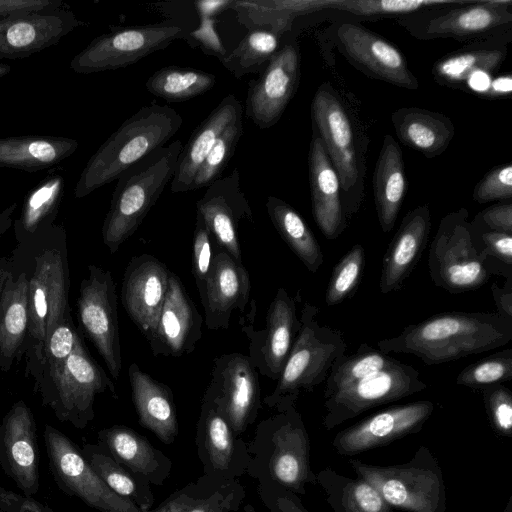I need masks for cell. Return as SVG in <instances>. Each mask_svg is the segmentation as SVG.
Segmentation results:
<instances>
[{"label": "cell", "mask_w": 512, "mask_h": 512, "mask_svg": "<svg viewBox=\"0 0 512 512\" xmlns=\"http://www.w3.org/2000/svg\"><path fill=\"white\" fill-rule=\"evenodd\" d=\"M427 388L413 366L366 343L334 361L325 380L322 425L332 430L380 405Z\"/></svg>", "instance_id": "6da1fadb"}, {"label": "cell", "mask_w": 512, "mask_h": 512, "mask_svg": "<svg viewBox=\"0 0 512 512\" xmlns=\"http://www.w3.org/2000/svg\"><path fill=\"white\" fill-rule=\"evenodd\" d=\"M16 246L26 263L29 288V325L22 359L25 376L35 380L51 333L72 318L66 230L55 223Z\"/></svg>", "instance_id": "7a4b0ae2"}, {"label": "cell", "mask_w": 512, "mask_h": 512, "mask_svg": "<svg viewBox=\"0 0 512 512\" xmlns=\"http://www.w3.org/2000/svg\"><path fill=\"white\" fill-rule=\"evenodd\" d=\"M512 340V320L498 313L445 312L407 325L399 335L382 339L385 354H411L438 365L499 348Z\"/></svg>", "instance_id": "3957f363"}, {"label": "cell", "mask_w": 512, "mask_h": 512, "mask_svg": "<svg viewBox=\"0 0 512 512\" xmlns=\"http://www.w3.org/2000/svg\"><path fill=\"white\" fill-rule=\"evenodd\" d=\"M256 426L248 444L247 475L260 484L286 489L298 496L317 485L310 463V439L296 404H291Z\"/></svg>", "instance_id": "277c9868"}, {"label": "cell", "mask_w": 512, "mask_h": 512, "mask_svg": "<svg viewBox=\"0 0 512 512\" xmlns=\"http://www.w3.org/2000/svg\"><path fill=\"white\" fill-rule=\"evenodd\" d=\"M180 114L168 105L144 106L126 119L87 161L74 194L83 198L117 180L133 164L165 146L182 125Z\"/></svg>", "instance_id": "5b68a950"}, {"label": "cell", "mask_w": 512, "mask_h": 512, "mask_svg": "<svg viewBox=\"0 0 512 512\" xmlns=\"http://www.w3.org/2000/svg\"><path fill=\"white\" fill-rule=\"evenodd\" d=\"M182 149L177 139L152 151L119 176L101 230L111 254L134 234L171 182Z\"/></svg>", "instance_id": "8992f818"}, {"label": "cell", "mask_w": 512, "mask_h": 512, "mask_svg": "<svg viewBox=\"0 0 512 512\" xmlns=\"http://www.w3.org/2000/svg\"><path fill=\"white\" fill-rule=\"evenodd\" d=\"M318 313L316 306L304 304L300 328L282 373L275 389L262 400L268 408L280 410L296 404L302 392H312L325 382L334 361L345 354L342 332L321 325L316 319Z\"/></svg>", "instance_id": "52a82bcc"}, {"label": "cell", "mask_w": 512, "mask_h": 512, "mask_svg": "<svg viewBox=\"0 0 512 512\" xmlns=\"http://www.w3.org/2000/svg\"><path fill=\"white\" fill-rule=\"evenodd\" d=\"M357 477L375 487L394 509L406 512H447L442 468L426 446L402 464L374 465L350 459Z\"/></svg>", "instance_id": "ba28073f"}, {"label": "cell", "mask_w": 512, "mask_h": 512, "mask_svg": "<svg viewBox=\"0 0 512 512\" xmlns=\"http://www.w3.org/2000/svg\"><path fill=\"white\" fill-rule=\"evenodd\" d=\"M34 391L59 421L77 429H84L94 419L98 394L109 391L118 398L113 382L90 355L81 334L66 361L34 387Z\"/></svg>", "instance_id": "9c48e42d"}, {"label": "cell", "mask_w": 512, "mask_h": 512, "mask_svg": "<svg viewBox=\"0 0 512 512\" xmlns=\"http://www.w3.org/2000/svg\"><path fill=\"white\" fill-rule=\"evenodd\" d=\"M468 216L466 208L445 215L428 254L434 285L453 294L476 290L493 274L488 259L475 246Z\"/></svg>", "instance_id": "30bf717a"}, {"label": "cell", "mask_w": 512, "mask_h": 512, "mask_svg": "<svg viewBox=\"0 0 512 512\" xmlns=\"http://www.w3.org/2000/svg\"><path fill=\"white\" fill-rule=\"evenodd\" d=\"M187 35V27L172 20L117 28L94 38L73 57L70 68L78 74L123 68Z\"/></svg>", "instance_id": "8fae6325"}, {"label": "cell", "mask_w": 512, "mask_h": 512, "mask_svg": "<svg viewBox=\"0 0 512 512\" xmlns=\"http://www.w3.org/2000/svg\"><path fill=\"white\" fill-rule=\"evenodd\" d=\"M79 331L94 345L109 373L118 379L122 355L116 285L110 270L90 264L76 302Z\"/></svg>", "instance_id": "7c38bea8"}, {"label": "cell", "mask_w": 512, "mask_h": 512, "mask_svg": "<svg viewBox=\"0 0 512 512\" xmlns=\"http://www.w3.org/2000/svg\"><path fill=\"white\" fill-rule=\"evenodd\" d=\"M43 437L50 473L62 492L100 512H142L101 480L68 436L46 424Z\"/></svg>", "instance_id": "4fadbf2b"}, {"label": "cell", "mask_w": 512, "mask_h": 512, "mask_svg": "<svg viewBox=\"0 0 512 512\" xmlns=\"http://www.w3.org/2000/svg\"><path fill=\"white\" fill-rule=\"evenodd\" d=\"M510 0L468 1L463 6L407 15L399 21L419 39H492L512 23Z\"/></svg>", "instance_id": "5bb4252c"}, {"label": "cell", "mask_w": 512, "mask_h": 512, "mask_svg": "<svg viewBox=\"0 0 512 512\" xmlns=\"http://www.w3.org/2000/svg\"><path fill=\"white\" fill-rule=\"evenodd\" d=\"M195 443L203 475L226 481L247 473L248 444L234 433L209 386L201 402Z\"/></svg>", "instance_id": "9a60e30c"}, {"label": "cell", "mask_w": 512, "mask_h": 512, "mask_svg": "<svg viewBox=\"0 0 512 512\" xmlns=\"http://www.w3.org/2000/svg\"><path fill=\"white\" fill-rule=\"evenodd\" d=\"M256 304L252 300L250 310L240 324L249 339V358L261 375L278 380L290 354L300 328L295 299L280 287L270 303L264 329L256 331L252 320Z\"/></svg>", "instance_id": "2e32d148"}, {"label": "cell", "mask_w": 512, "mask_h": 512, "mask_svg": "<svg viewBox=\"0 0 512 512\" xmlns=\"http://www.w3.org/2000/svg\"><path fill=\"white\" fill-rule=\"evenodd\" d=\"M430 400L395 405L339 431L332 440L335 453L351 457L419 433L434 412Z\"/></svg>", "instance_id": "e0dca14e"}, {"label": "cell", "mask_w": 512, "mask_h": 512, "mask_svg": "<svg viewBox=\"0 0 512 512\" xmlns=\"http://www.w3.org/2000/svg\"><path fill=\"white\" fill-rule=\"evenodd\" d=\"M299 80L300 51L291 39L272 56L261 75L249 82L247 117L260 129L275 125L295 95Z\"/></svg>", "instance_id": "ac0fdd59"}, {"label": "cell", "mask_w": 512, "mask_h": 512, "mask_svg": "<svg viewBox=\"0 0 512 512\" xmlns=\"http://www.w3.org/2000/svg\"><path fill=\"white\" fill-rule=\"evenodd\" d=\"M208 386L232 430L241 436L255 422L261 408L260 384L250 358L241 353L215 358Z\"/></svg>", "instance_id": "d6986e66"}, {"label": "cell", "mask_w": 512, "mask_h": 512, "mask_svg": "<svg viewBox=\"0 0 512 512\" xmlns=\"http://www.w3.org/2000/svg\"><path fill=\"white\" fill-rule=\"evenodd\" d=\"M82 24L65 3L0 18V59L29 57L58 44Z\"/></svg>", "instance_id": "ffe728a7"}, {"label": "cell", "mask_w": 512, "mask_h": 512, "mask_svg": "<svg viewBox=\"0 0 512 512\" xmlns=\"http://www.w3.org/2000/svg\"><path fill=\"white\" fill-rule=\"evenodd\" d=\"M340 51L368 75L407 89H417V78L403 54L386 39L355 22H342L335 30Z\"/></svg>", "instance_id": "44dd1931"}, {"label": "cell", "mask_w": 512, "mask_h": 512, "mask_svg": "<svg viewBox=\"0 0 512 512\" xmlns=\"http://www.w3.org/2000/svg\"><path fill=\"white\" fill-rule=\"evenodd\" d=\"M39 463L34 414L19 400L0 422V467L23 495L33 497L39 490Z\"/></svg>", "instance_id": "7402d4cb"}, {"label": "cell", "mask_w": 512, "mask_h": 512, "mask_svg": "<svg viewBox=\"0 0 512 512\" xmlns=\"http://www.w3.org/2000/svg\"><path fill=\"white\" fill-rule=\"evenodd\" d=\"M311 115L341 188L349 192L359 178L354 133L344 105L329 84H322L314 94Z\"/></svg>", "instance_id": "603a6c76"}, {"label": "cell", "mask_w": 512, "mask_h": 512, "mask_svg": "<svg viewBox=\"0 0 512 512\" xmlns=\"http://www.w3.org/2000/svg\"><path fill=\"white\" fill-rule=\"evenodd\" d=\"M169 275L164 263L146 253L133 257L124 271L121 302L148 343L157 328Z\"/></svg>", "instance_id": "cb8c5ba5"}, {"label": "cell", "mask_w": 512, "mask_h": 512, "mask_svg": "<svg viewBox=\"0 0 512 512\" xmlns=\"http://www.w3.org/2000/svg\"><path fill=\"white\" fill-rule=\"evenodd\" d=\"M215 245L242 262L238 227L242 220L253 222L251 207L241 190L240 176L234 168L229 176L219 178L207 187L196 203Z\"/></svg>", "instance_id": "d4e9b609"}, {"label": "cell", "mask_w": 512, "mask_h": 512, "mask_svg": "<svg viewBox=\"0 0 512 512\" xmlns=\"http://www.w3.org/2000/svg\"><path fill=\"white\" fill-rule=\"evenodd\" d=\"M214 257L203 289L199 293L204 323L210 330L227 329L233 311L244 312L251 282L242 262L215 245Z\"/></svg>", "instance_id": "484cf974"}, {"label": "cell", "mask_w": 512, "mask_h": 512, "mask_svg": "<svg viewBox=\"0 0 512 512\" xmlns=\"http://www.w3.org/2000/svg\"><path fill=\"white\" fill-rule=\"evenodd\" d=\"M29 325L28 272L16 246L8 256V271L0 294V371L9 372L22 359Z\"/></svg>", "instance_id": "4316f807"}, {"label": "cell", "mask_w": 512, "mask_h": 512, "mask_svg": "<svg viewBox=\"0 0 512 512\" xmlns=\"http://www.w3.org/2000/svg\"><path fill=\"white\" fill-rule=\"evenodd\" d=\"M203 316L179 277L170 272L157 328L149 342L155 357H180L192 353L202 338Z\"/></svg>", "instance_id": "83f0119b"}, {"label": "cell", "mask_w": 512, "mask_h": 512, "mask_svg": "<svg viewBox=\"0 0 512 512\" xmlns=\"http://www.w3.org/2000/svg\"><path fill=\"white\" fill-rule=\"evenodd\" d=\"M430 230L427 204L415 207L403 217L382 259L381 293L396 292L404 286L426 248Z\"/></svg>", "instance_id": "f1b7e54d"}, {"label": "cell", "mask_w": 512, "mask_h": 512, "mask_svg": "<svg viewBox=\"0 0 512 512\" xmlns=\"http://www.w3.org/2000/svg\"><path fill=\"white\" fill-rule=\"evenodd\" d=\"M308 164L314 220L324 237L334 240L345 230L346 216L339 176L318 135L311 141Z\"/></svg>", "instance_id": "f546056e"}, {"label": "cell", "mask_w": 512, "mask_h": 512, "mask_svg": "<svg viewBox=\"0 0 512 512\" xmlns=\"http://www.w3.org/2000/svg\"><path fill=\"white\" fill-rule=\"evenodd\" d=\"M97 438L115 461L150 484L161 486L171 474V459L146 437L127 426L104 428L98 432Z\"/></svg>", "instance_id": "4dcf8cb0"}, {"label": "cell", "mask_w": 512, "mask_h": 512, "mask_svg": "<svg viewBox=\"0 0 512 512\" xmlns=\"http://www.w3.org/2000/svg\"><path fill=\"white\" fill-rule=\"evenodd\" d=\"M243 114L240 101L232 94L225 96L195 128L179 155L171 180L173 193L187 192L191 183L221 133Z\"/></svg>", "instance_id": "1f68e13d"}, {"label": "cell", "mask_w": 512, "mask_h": 512, "mask_svg": "<svg viewBox=\"0 0 512 512\" xmlns=\"http://www.w3.org/2000/svg\"><path fill=\"white\" fill-rule=\"evenodd\" d=\"M128 377L139 424L164 444H172L179 431L172 390L136 363L129 365Z\"/></svg>", "instance_id": "d6a6232c"}, {"label": "cell", "mask_w": 512, "mask_h": 512, "mask_svg": "<svg viewBox=\"0 0 512 512\" xmlns=\"http://www.w3.org/2000/svg\"><path fill=\"white\" fill-rule=\"evenodd\" d=\"M78 141L50 135H21L0 138V167L35 172L53 168L69 158Z\"/></svg>", "instance_id": "836d02e7"}, {"label": "cell", "mask_w": 512, "mask_h": 512, "mask_svg": "<svg viewBox=\"0 0 512 512\" xmlns=\"http://www.w3.org/2000/svg\"><path fill=\"white\" fill-rule=\"evenodd\" d=\"M403 154L391 135L384 137L373 173V194L381 230L390 232L406 192Z\"/></svg>", "instance_id": "e575fe53"}, {"label": "cell", "mask_w": 512, "mask_h": 512, "mask_svg": "<svg viewBox=\"0 0 512 512\" xmlns=\"http://www.w3.org/2000/svg\"><path fill=\"white\" fill-rule=\"evenodd\" d=\"M391 120L398 139L427 158L442 154L455 135L450 118L427 109L399 108Z\"/></svg>", "instance_id": "d590c367"}, {"label": "cell", "mask_w": 512, "mask_h": 512, "mask_svg": "<svg viewBox=\"0 0 512 512\" xmlns=\"http://www.w3.org/2000/svg\"><path fill=\"white\" fill-rule=\"evenodd\" d=\"M246 497L239 481L202 475L172 493L161 505L171 512H236Z\"/></svg>", "instance_id": "8d00e7d4"}, {"label": "cell", "mask_w": 512, "mask_h": 512, "mask_svg": "<svg viewBox=\"0 0 512 512\" xmlns=\"http://www.w3.org/2000/svg\"><path fill=\"white\" fill-rule=\"evenodd\" d=\"M507 56L504 43L483 41L451 52L435 62L432 75L444 86L465 87L477 73L492 74L499 70Z\"/></svg>", "instance_id": "74e56055"}, {"label": "cell", "mask_w": 512, "mask_h": 512, "mask_svg": "<svg viewBox=\"0 0 512 512\" xmlns=\"http://www.w3.org/2000/svg\"><path fill=\"white\" fill-rule=\"evenodd\" d=\"M333 0H252L232 1L238 21L249 31L260 29L282 36L290 31L298 16L330 9Z\"/></svg>", "instance_id": "f35d334b"}, {"label": "cell", "mask_w": 512, "mask_h": 512, "mask_svg": "<svg viewBox=\"0 0 512 512\" xmlns=\"http://www.w3.org/2000/svg\"><path fill=\"white\" fill-rule=\"evenodd\" d=\"M64 188V174L61 170L54 169L29 191L19 216L13 222L17 244L29 240L56 223Z\"/></svg>", "instance_id": "ab89813d"}, {"label": "cell", "mask_w": 512, "mask_h": 512, "mask_svg": "<svg viewBox=\"0 0 512 512\" xmlns=\"http://www.w3.org/2000/svg\"><path fill=\"white\" fill-rule=\"evenodd\" d=\"M80 451L94 472L114 493L142 511L151 509L154 495L146 479L115 461L99 443H84Z\"/></svg>", "instance_id": "60d3db41"}, {"label": "cell", "mask_w": 512, "mask_h": 512, "mask_svg": "<svg viewBox=\"0 0 512 512\" xmlns=\"http://www.w3.org/2000/svg\"><path fill=\"white\" fill-rule=\"evenodd\" d=\"M316 477L333 512H393L379 491L360 477L352 479L330 467Z\"/></svg>", "instance_id": "b9f144b4"}, {"label": "cell", "mask_w": 512, "mask_h": 512, "mask_svg": "<svg viewBox=\"0 0 512 512\" xmlns=\"http://www.w3.org/2000/svg\"><path fill=\"white\" fill-rule=\"evenodd\" d=\"M265 205L281 238L308 271L316 273L323 264L324 256L305 220L292 206L275 196H269Z\"/></svg>", "instance_id": "7bdbcfd3"}, {"label": "cell", "mask_w": 512, "mask_h": 512, "mask_svg": "<svg viewBox=\"0 0 512 512\" xmlns=\"http://www.w3.org/2000/svg\"><path fill=\"white\" fill-rule=\"evenodd\" d=\"M216 83L214 74L200 69L166 66L155 71L145 87L152 95L168 102H181L211 90Z\"/></svg>", "instance_id": "ee69618b"}, {"label": "cell", "mask_w": 512, "mask_h": 512, "mask_svg": "<svg viewBox=\"0 0 512 512\" xmlns=\"http://www.w3.org/2000/svg\"><path fill=\"white\" fill-rule=\"evenodd\" d=\"M280 39L267 30H251L221 62L236 78L256 73L279 50Z\"/></svg>", "instance_id": "f6af8a7d"}, {"label": "cell", "mask_w": 512, "mask_h": 512, "mask_svg": "<svg viewBox=\"0 0 512 512\" xmlns=\"http://www.w3.org/2000/svg\"><path fill=\"white\" fill-rule=\"evenodd\" d=\"M242 115H239L219 136L211 151L199 167L190 190L208 187L221 178L243 134Z\"/></svg>", "instance_id": "bcb514c9"}, {"label": "cell", "mask_w": 512, "mask_h": 512, "mask_svg": "<svg viewBox=\"0 0 512 512\" xmlns=\"http://www.w3.org/2000/svg\"><path fill=\"white\" fill-rule=\"evenodd\" d=\"M463 2L458 0H333L330 9L364 17L407 16L425 8Z\"/></svg>", "instance_id": "7dc6e473"}, {"label": "cell", "mask_w": 512, "mask_h": 512, "mask_svg": "<svg viewBox=\"0 0 512 512\" xmlns=\"http://www.w3.org/2000/svg\"><path fill=\"white\" fill-rule=\"evenodd\" d=\"M364 265V248L355 244L332 270L325 293L326 305H338L354 295L361 281Z\"/></svg>", "instance_id": "c3c4849f"}, {"label": "cell", "mask_w": 512, "mask_h": 512, "mask_svg": "<svg viewBox=\"0 0 512 512\" xmlns=\"http://www.w3.org/2000/svg\"><path fill=\"white\" fill-rule=\"evenodd\" d=\"M511 379L512 348H508L464 368L456 377V384L481 390Z\"/></svg>", "instance_id": "681fc988"}, {"label": "cell", "mask_w": 512, "mask_h": 512, "mask_svg": "<svg viewBox=\"0 0 512 512\" xmlns=\"http://www.w3.org/2000/svg\"><path fill=\"white\" fill-rule=\"evenodd\" d=\"M489 424L501 438L512 437V393L503 384L481 389Z\"/></svg>", "instance_id": "f907efd6"}, {"label": "cell", "mask_w": 512, "mask_h": 512, "mask_svg": "<svg viewBox=\"0 0 512 512\" xmlns=\"http://www.w3.org/2000/svg\"><path fill=\"white\" fill-rule=\"evenodd\" d=\"M215 242L202 217L196 213L193 235L192 274L200 293L211 268Z\"/></svg>", "instance_id": "816d5d0a"}, {"label": "cell", "mask_w": 512, "mask_h": 512, "mask_svg": "<svg viewBox=\"0 0 512 512\" xmlns=\"http://www.w3.org/2000/svg\"><path fill=\"white\" fill-rule=\"evenodd\" d=\"M473 199L483 204L495 200L503 201L512 198V164L498 165L491 169L476 184Z\"/></svg>", "instance_id": "f5cc1de1"}, {"label": "cell", "mask_w": 512, "mask_h": 512, "mask_svg": "<svg viewBox=\"0 0 512 512\" xmlns=\"http://www.w3.org/2000/svg\"><path fill=\"white\" fill-rule=\"evenodd\" d=\"M472 226V225H471ZM474 243L480 254L512 268V234L479 230L472 226ZM491 266V265H490Z\"/></svg>", "instance_id": "db71d44e"}, {"label": "cell", "mask_w": 512, "mask_h": 512, "mask_svg": "<svg viewBox=\"0 0 512 512\" xmlns=\"http://www.w3.org/2000/svg\"><path fill=\"white\" fill-rule=\"evenodd\" d=\"M257 492L269 512H310L302 503L300 496L286 489L258 483Z\"/></svg>", "instance_id": "11a10c76"}, {"label": "cell", "mask_w": 512, "mask_h": 512, "mask_svg": "<svg viewBox=\"0 0 512 512\" xmlns=\"http://www.w3.org/2000/svg\"><path fill=\"white\" fill-rule=\"evenodd\" d=\"M471 225L479 230L512 234V203L490 206L477 214Z\"/></svg>", "instance_id": "9f6ffc18"}, {"label": "cell", "mask_w": 512, "mask_h": 512, "mask_svg": "<svg viewBox=\"0 0 512 512\" xmlns=\"http://www.w3.org/2000/svg\"><path fill=\"white\" fill-rule=\"evenodd\" d=\"M0 512H56L33 497L15 493L0 485Z\"/></svg>", "instance_id": "6f0895ef"}, {"label": "cell", "mask_w": 512, "mask_h": 512, "mask_svg": "<svg viewBox=\"0 0 512 512\" xmlns=\"http://www.w3.org/2000/svg\"><path fill=\"white\" fill-rule=\"evenodd\" d=\"M62 3V0H0V18L43 10Z\"/></svg>", "instance_id": "680465c9"}, {"label": "cell", "mask_w": 512, "mask_h": 512, "mask_svg": "<svg viewBox=\"0 0 512 512\" xmlns=\"http://www.w3.org/2000/svg\"><path fill=\"white\" fill-rule=\"evenodd\" d=\"M491 292L497 307L496 313L512 320V276L507 277L504 287H499L496 283H493Z\"/></svg>", "instance_id": "91938a15"}, {"label": "cell", "mask_w": 512, "mask_h": 512, "mask_svg": "<svg viewBox=\"0 0 512 512\" xmlns=\"http://www.w3.org/2000/svg\"><path fill=\"white\" fill-rule=\"evenodd\" d=\"M17 206V203L13 202L0 212V239L12 226L13 215Z\"/></svg>", "instance_id": "94428289"}, {"label": "cell", "mask_w": 512, "mask_h": 512, "mask_svg": "<svg viewBox=\"0 0 512 512\" xmlns=\"http://www.w3.org/2000/svg\"><path fill=\"white\" fill-rule=\"evenodd\" d=\"M8 271V257H0V294L1 290L5 281V278L7 276Z\"/></svg>", "instance_id": "6125c7cd"}, {"label": "cell", "mask_w": 512, "mask_h": 512, "mask_svg": "<svg viewBox=\"0 0 512 512\" xmlns=\"http://www.w3.org/2000/svg\"><path fill=\"white\" fill-rule=\"evenodd\" d=\"M11 66L0 61V78L9 74Z\"/></svg>", "instance_id": "be15d7a7"}, {"label": "cell", "mask_w": 512, "mask_h": 512, "mask_svg": "<svg viewBox=\"0 0 512 512\" xmlns=\"http://www.w3.org/2000/svg\"><path fill=\"white\" fill-rule=\"evenodd\" d=\"M142 512H171L169 509H167L165 506L163 505H160L157 509H154V510H146V511H142Z\"/></svg>", "instance_id": "e7e4bbea"}, {"label": "cell", "mask_w": 512, "mask_h": 512, "mask_svg": "<svg viewBox=\"0 0 512 512\" xmlns=\"http://www.w3.org/2000/svg\"><path fill=\"white\" fill-rule=\"evenodd\" d=\"M503 512H512V496L509 497Z\"/></svg>", "instance_id": "03108f58"}]
</instances>
